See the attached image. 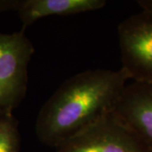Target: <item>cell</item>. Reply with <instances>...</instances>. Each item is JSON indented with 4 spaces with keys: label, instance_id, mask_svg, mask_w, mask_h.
I'll list each match as a JSON object with an SVG mask.
<instances>
[{
    "label": "cell",
    "instance_id": "obj_4",
    "mask_svg": "<svg viewBox=\"0 0 152 152\" xmlns=\"http://www.w3.org/2000/svg\"><path fill=\"white\" fill-rule=\"evenodd\" d=\"M56 152H151L113 113L62 143Z\"/></svg>",
    "mask_w": 152,
    "mask_h": 152
},
{
    "label": "cell",
    "instance_id": "obj_8",
    "mask_svg": "<svg viewBox=\"0 0 152 152\" xmlns=\"http://www.w3.org/2000/svg\"><path fill=\"white\" fill-rule=\"evenodd\" d=\"M22 1H0V12L17 10L21 5Z\"/></svg>",
    "mask_w": 152,
    "mask_h": 152
},
{
    "label": "cell",
    "instance_id": "obj_7",
    "mask_svg": "<svg viewBox=\"0 0 152 152\" xmlns=\"http://www.w3.org/2000/svg\"><path fill=\"white\" fill-rule=\"evenodd\" d=\"M0 152H20L19 123L13 113L0 114Z\"/></svg>",
    "mask_w": 152,
    "mask_h": 152
},
{
    "label": "cell",
    "instance_id": "obj_2",
    "mask_svg": "<svg viewBox=\"0 0 152 152\" xmlns=\"http://www.w3.org/2000/svg\"><path fill=\"white\" fill-rule=\"evenodd\" d=\"M34 52L25 31L0 33V114L13 113L26 96L28 64Z\"/></svg>",
    "mask_w": 152,
    "mask_h": 152
},
{
    "label": "cell",
    "instance_id": "obj_1",
    "mask_svg": "<svg viewBox=\"0 0 152 152\" xmlns=\"http://www.w3.org/2000/svg\"><path fill=\"white\" fill-rule=\"evenodd\" d=\"M129 80L122 69H88L66 80L39 111V140L57 148L113 113Z\"/></svg>",
    "mask_w": 152,
    "mask_h": 152
},
{
    "label": "cell",
    "instance_id": "obj_5",
    "mask_svg": "<svg viewBox=\"0 0 152 152\" xmlns=\"http://www.w3.org/2000/svg\"><path fill=\"white\" fill-rule=\"evenodd\" d=\"M152 152V83L127 84L113 111Z\"/></svg>",
    "mask_w": 152,
    "mask_h": 152
},
{
    "label": "cell",
    "instance_id": "obj_6",
    "mask_svg": "<svg viewBox=\"0 0 152 152\" xmlns=\"http://www.w3.org/2000/svg\"><path fill=\"white\" fill-rule=\"evenodd\" d=\"M105 0H25L18 10L22 31L39 19L52 15H71L102 9Z\"/></svg>",
    "mask_w": 152,
    "mask_h": 152
},
{
    "label": "cell",
    "instance_id": "obj_9",
    "mask_svg": "<svg viewBox=\"0 0 152 152\" xmlns=\"http://www.w3.org/2000/svg\"><path fill=\"white\" fill-rule=\"evenodd\" d=\"M137 3L142 9V10L152 14V0H139L137 1Z\"/></svg>",
    "mask_w": 152,
    "mask_h": 152
},
{
    "label": "cell",
    "instance_id": "obj_3",
    "mask_svg": "<svg viewBox=\"0 0 152 152\" xmlns=\"http://www.w3.org/2000/svg\"><path fill=\"white\" fill-rule=\"evenodd\" d=\"M121 69L135 82L152 83V14L130 15L118 25Z\"/></svg>",
    "mask_w": 152,
    "mask_h": 152
}]
</instances>
